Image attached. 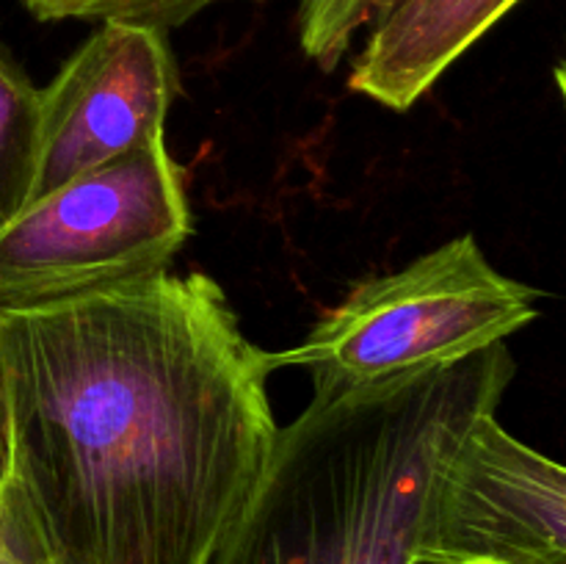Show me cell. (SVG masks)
I'll return each mask as SVG.
<instances>
[{
	"mask_svg": "<svg viewBox=\"0 0 566 564\" xmlns=\"http://www.w3.org/2000/svg\"><path fill=\"white\" fill-rule=\"evenodd\" d=\"M11 464V415H9V382H6L3 337H0V484L9 476Z\"/></svg>",
	"mask_w": 566,
	"mask_h": 564,
	"instance_id": "12",
	"label": "cell"
},
{
	"mask_svg": "<svg viewBox=\"0 0 566 564\" xmlns=\"http://www.w3.org/2000/svg\"><path fill=\"white\" fill-rule=\"evenodd\" d=\"M175 94L177 66L166 31L99 22L42 88L33 199L164 136Z\"/></svg>",
	"mask_w": 566,
	"mask_h": 564,
	"instance_id": "6",
	"label": "cell"
},
{
	"mask_svg": "<svg viewBox=\"0 0 566 564\" xmlns=\"http://www.w3.org/2000/svg\"><path fill=\"white\" fill-rule=\"evenodd\" d=\"M418 562L566 564V464L484 415L440 470Z\"/></svg>",
	"mask_w": 566,
	"mask_h": 564,
	"instance_id": "5",
	"label": "cell"
},
{
	"mask_svg": "<svg viewBox=\"0 0 566 564\" xmlns=\"http://www.w3.org/2000/svg\"><path fill=\"white\" fill-rule=\"evenodd\" d=\"M539 291L501 274L473 236L453 238L396 274L365 280L274 365H304L315 393L457 363L503 343L539 315Z\"/></svg>",
	"mask_w": 566,
	"mask_h": 564,
	"instance_id": "3",
	"label": "cell"
},
{
	"mask_svg": "<svg viewBox=\"0 0 566 564\" xmlns=\"http://www.w3.org/2000/svg\"><path fill=\"white\" fill-rule=\"evenodd\" d=\"M0 564H55L36 514L11 476L0 484Z\"/></svg>",
	"mask_w": 566,
	"mask_h": 564,
	"instance_id": "11",
	"label": "cell"
},
{
	"mask_svg": "<svg viewBox=\"0 0 566 564\" xmlns=\"http://www.w3.org/2000/svg\"><path fill=\"white\" fill-rule=\"evenodd\" d=\"M188 236L180 169L155 136L36 197L0 230V313L164 274Z\"/></svg>",
	"mask_w": 566,
	"mask_h": 564,
	"instance_id": "4",
	"label": "cell"
},
{
	"mask_svg": "<svg viewBox=\"0 0 566 564\" xmlns=\"http://www.w3.org/2000/svg\"><path fill=\"white\" fill-rule=\"evenodd\" d=\"M556 86H558V92H562V97L566 103V59L556 66Z\"/></svg>",
	"mask_w": 566,
	"mask_h": 564,
	"instance_id": "13",
	"label": "cell"
},
{
	"mask_svg": "<svg viewBox=\"0 0 566 564\" xmlns=\"http://www.w3.org/2000/svg\"><path fill=\"white\" fill-rule=\"evenodd\" d=\"M392 3L396 0H302L298 44L324 72L337 70L357 33L374 25Z\"/></svg>",
	"mask_w": 566,
	"mask_h": 564,
	"instance_id": "9",
	"label": "cell"
},
{
	"mask_svg": "<svg viewBox=\"0 0 566 564\" xmlns=\"http://www.w3.org/2000/svg\"><path fill=\"white\" fill-rule=\"evenodd\" d=\"M9 476L55 564H213L274 453V354L208 274L0 313Z\"/></svg>",
	"mask_w": 566,
	"mask_h": 564,
	"instance_id": "1",
	"label": "cell"
},
{
	"mask_svg": "<svg viewBox=\"0 0 566 564\" xmlns=\"http://www.w3.org/2000/svg\"><path fill=\"white\" fill-rule=\"evenodd\" d=\"M420 564H442V562H420Z\"/></svg>",
	"mask_w": 566,
	"mask_h": 564,
	"instance_id": "14",
	"label": "cell"
},
{
	"mask_svg": "<svg viewBox=\"0 0 566 564\" xmlns=\"http://www.w3.org/2000/svg\"><path fill=\"white\" fill-rule=\"evenodd\" d=\"M42 158V88L0 48V230L31 205Z\"/></svg>",
	"mask_w": 566,
	"mask_h": 564,
	"instance_id": "8",
	"label": "cell"
},
{
	"mask_svg": "<svg viewBox=\"0 0 566 564\" xmlns=\"http://www.w3.org/2000/svg\"><path fill=\"white\" fill-rule=\"evenodd\" d=\"M36 20H97V22H133L158 31L186 25L210 6L230 0H22ZM263 3V0H249Z\"/></svg>",
	"mask_w": 566,
	"mask_h": 564,
	"instance_id": "10",
	"label": "cell"
},
{
	"mask_svg": "<svg viewBox=\"0 0 566 564\" xmlns=\"http://www.w3.org/2000/svg\"><path fill=\"white\" fill-rule=\"evenodd\" d=\"M514 370L503 341L420 374L315 393L276 435L213 564H420L437 476L464 431L497 412Z\"/></svg>",
	"mask_w": 566,
	"mask_h": 564,
	"instance_id": "2",
	"label": "cell"
},
{
	"mask_svg": "<svg viewBox=\"0 0 566 564\" xmlns=\"http://www.w3.org/2000/svg\"><path fill=\"white\" fill-rule=\"evenodd\" d=\"M517 0H396L370 25L348 86L407 111L462 59Z\"/></svg>",
	"mask_w": 566,
	"mask_h": 564,
	"instance_id": "7",
	"label": "cell"
}]
</instances>
